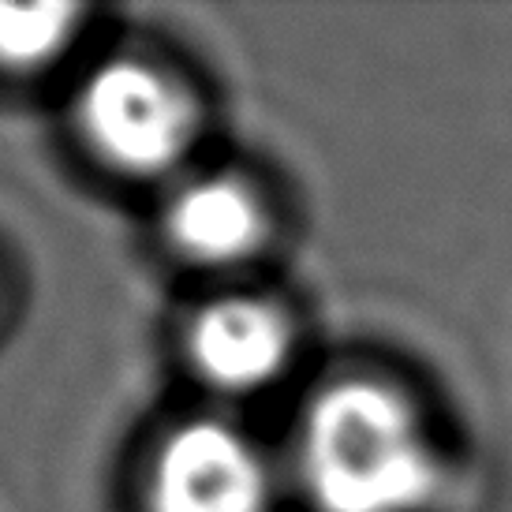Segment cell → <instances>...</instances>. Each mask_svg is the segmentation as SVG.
<instances>
[{"instance_id":"6da1fadb","label":"cell","mask_w":512,"mask_h":512,"mask_svg":"<svg viewBox=\"0 0 512 512\" xmlns=\"http://www.w3.org/2000/svg\"><path fill=\"white\" fill-rule=\"evenodd\" d=\"M292 471L311 512H427L445 486L427 415L367 374L326 382L303 404Z\"/></svg>"},{"instance_id":"7a4b0ae2","label":"cell","mask_w":512,"mask_h":512,"mask_svg":"<svg viewBox=\"0 0 512 512\" xmlns=\"http://www.w3.org/2000/svg\"><path fill=\"white\" fill-rule=\"evenodd\" d=\"M68 128L79 150L113 180L165 191L199 165L206 105L172 60L146 49H113L75 79Z\"/></svg>"},{"instance_id":"3957f363","label":"cell","mask_w":512,"mask_h":512,"mask_svg":"<svg viewBox=\"0 0 512 512\" xmlns=\"http://www.w3.org/2000/svg\"><path fill=\"white\" fill-rule=\"evenodd\" d=\"M277 479L240 423L199 412L161 427L143 453V512H273Z\"/></svg>"},{"instance_id":"277c9868","label":"cell","mask_w":512,"mask_h":512,"mask_svg":"<svg viewBox=\"0 0 512 512\" xmlns=\"http://www.w3.org/2000/svg\"><path fill=\"white\" fill-rule=\"evenodd\" d=\"M296 352V318L266 292H214L195 303L180 326V359L187 374L221 400L273 393L288 378Z\"/></svg>"},{"instance_id":"5b68a950","label":"cell","mask_w":512,"mask_h":512,"mask_svg":"<svg viewBox=\"0 0 512 512\" xmlns=\"http://www.w3.org/2000/svg\"><path fill=\"white\" fill-rule=\"evenodd\" d=\"M157 240L187 270H243L270 247L273 206L247 172L195 165L161 191Z\"/></svg>"},{"instance_id":"8992f818","label":"cell","mask_w":512,"mask_h":512,"mask_svg":"<svg viewBox=\"0 0 512 512\" xmlns=\"http://www.w3.org/2000/svg\"><path fill=\"white\" fill-rule=\"evenodd\" d=\"M90 12L79 4H0V79H45L79 53Z\"/></svg>"},{"instance_id":"52a82bcc","label":"cell","mask_w":512,"mask_h":512,"mask_svg":"<svg viewBox=\"0 0 512 512\" xmlns=\"http://www.w3.org/2000/svg\"><path fill=\"white\" fill-rule=\"evenodd\" d=\"M8 311H12V292H8V277H4V270H0V326H4Z\"/></svg>"}]
</instances>
